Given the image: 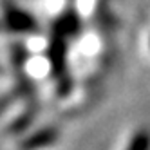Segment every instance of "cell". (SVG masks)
I'll return each instance as SVG.
<instances>
[{"instance_id":"cell-1","label":"cell","mask_w":150,"mask_h":150,"mask_svg":"<svg viewBox=\"0 0 150 150\" xmlns=\"http://www.w3.org/2000/svg\"><path fill=\"white\" fill-rule=\"evenodd\" d=\"M7 22L16 31H31V29H35L33 20H31L25 13L16 11V9H9L7 11Z\"/></svg>"},{"instance_id":"cell-2","label":"cell","mask_w":150,"mask_h":150,"mask_svg":"<svg viewBox=\"0 0 150 150\" xmlns=\"http://www.w3.org/2000/svg\"><path fill=\"white\" fill-rule=\"evenodd\" d=\"M52 139H54V132H52V130H44V132L33 136L31 139H27V141L22 145V150H35V148H40V146L51 143Z\"/></svg>"}]
</instances>
